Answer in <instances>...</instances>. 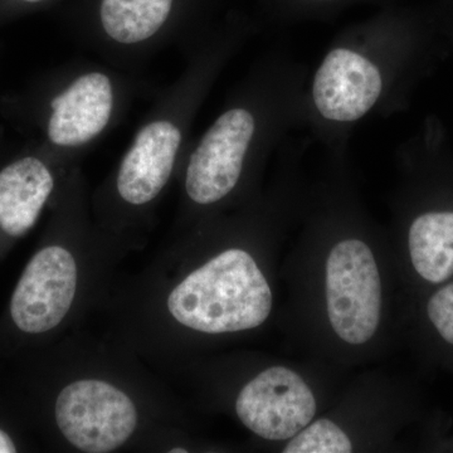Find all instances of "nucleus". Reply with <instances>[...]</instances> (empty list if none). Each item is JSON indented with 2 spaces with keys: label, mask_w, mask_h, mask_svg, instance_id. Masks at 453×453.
I'll return each instance as SVG.
<instances>
[{
  "label": "nucleus",
  "mask_w": 453,
  "mask_h": 453,
  "mask_svg": "<svg viewBox=\"0 0 453 453\" xmlns=\"http://www.w3.org/2000/svg\"><path fill=\"white\" fill-rule=\"evenodd\" d=\"M148 89L136 73L106 62H73L0 98V119L68 163L100 144Z\"/></svg>",
  "instance_id": "nucleus-1"
},
{
  "label": "nucleus",
  "mask_w": 453,
  "mask_h": 453,
  "mask_svg": "<svg viewBox=\"0 0 453 453\" xmlns=\"http://www.w3.org/2000/svg\"><path fill=\"white\" fill-rule=\"evenodd\" d=\"M225 43L193 53L180 76L157 95L113 175V192L122 204L148 207L168 186L183 157L193 116L222 64Z\"/></svg>",
  "instance_id": "nucleus-2"
},
{
  "label": "nucleus",
  "mask_w": 453,
  "mask_h": 453,
  "mask_svg": "<svg viewBox=\"0 0 453 453\" xmlns=\"http://www.w3.org/2000/svg\"><path fill=\"white\" fill-rule=\"evenodd\" d=\"M168 309L178 323L196 332H243L267 320L273 292L255 258L231 249L179 283L170 292Z\"/></svg>",
  "instance_id": "nucleus-3"
},
{
  "label": "nucleus",
  "mask_w": 453,
  "mask_h": 453,
  "mask_svg": "<svg viewBox=\"0 0 453 453\" xmlns=\"http://www.w3.org/2000/svg\"><path fill=\"white\" fill-rule=\"evenodd\" d=\"M252 104L242 98L226 107L188 155L184 189L193 204H216L240 183L257 142L259 121Z\"/></svg>",
  "instance_id": "nucleus-4"
},
{
  "label": "nucleus",
  "mask_w": 453,
  "mask_h": 453,
  "mask_svg": "<svg viewBox=\"0 0 453 453\" xmlns=\"http://www.w3.org/2000/svg\"><path fill=\"white\" fill-rule=\"evenodd\" d=\"M326 305L333 330L351 345L365 344L380 326L381 282L372 250L359 240L336 244L326 261Z\"/></svg>",
  "instance_id": "nucleus-5"
},
{
  "label": "nucleus",
  "mask_w": 453,
  "mask_h": 453,
  "mask_svg": "<svg viewBox=\"0 0 453 453\" xmlns=\"http://www.w3.org/2000/svg\"><path fill=\"white\" fill-rule=\"evenodd\" d=\"M56 422L80 451L107 453L124 445L138 426L130 396L107 381L81 380L65 387L56 402Z\"/></svg>",
  "instance_id": "nucleus-6"
},
{
  "label": "nucleus",
  "mask_w": 453,
  "mask_h": 453,
  "mask_svg": "<svg viewBox=\"0 0 453 453\" xmlns=\"http://www.w3.org/2000/svg\"><path fill=\"white\" fill-rule=\"evenodd\" d=\"M64 160L31 140L11 139L0 146V231L22 237L31 231L55 193L56 169Z\"/></svg>",
  "instance_id": "nucleus-7"
},
{
  "label": "nucleus",
  "mask_w": 453,
  "mask_h": 453,
  "mask_svg": "<svg viewBox=\"0 0 453 453\" xmlns=\"http://www.w3.org/2000/svg\"><path fill=\"white\" fill-rule=\"evenodd\" d=\"M238 418L265 440L292 438L311 423L316 401L297 372L273 366L250 381L235 402Z\"/></svg>",
  "instance_id": "nucleus-8"
},
{
  "label": "nucleus",
  "mask_w": 453,
  "mask_h": 453,
  "mask_svg": "<svg viewBox=\"0 0 453 453\" xmlns=\"http://www.w3.org/2000/svg\"><path fill=\"white\" fill-rule=\"evenodd\" d=\"M77 290V265L73 253L50 246L27 265L11 301L18 329L42 334L61 324L73 306Z\"/></svg>",
  "instance_id": "nucleus-9"
},
{
  "label": "nucleus",
  "mask_w": 453,
  "mask_h": 453,
  "mask_svg": "<svg viewBox=\"0 0 453 453\" xmlns=\"http://www.w3.org/2000/svg\"><path fill=\"white\" fill-rule=\"evenodd\" d=\"M383 91L380 68L357 50L334 49L316 71L312 100L325 120L354 122L371 111Z\"/></svg>",
  "instance_id": "nucleus-10"
},
{
  "label": "nucleus",
  "mask_w": 453,
  "mask_h": 453,
  "mask_svg": "<svg viewBox=\"0 0 453 453\" xmlns=\"http://www.w3.org/2000/svg\"><path fill=\"white\" fill-rule=\"evenodd\" d=\"M411 259L418 275L441 283L453 275V213L431 211L414 220L410 229Z\"/></svg>",
  "instance_id": "nucleus-11"
},
{
  "label": "nucleus",
  "mask_w": 453,
  "mask_h": 453,
  "mask_svg": "<svg viewBox=\"0 0 453 453\" xmlns=\"http://www.w3.org/2000/svg\"><path fill=\"white\" fill-rule=\"evenodd\" d=\"M353 449L348 434L326 418L301 429L285 447V453H349Z\"/></svg>",
  "instance_id": "nucleus-12"
},
{
  "label": "nucleus",
  "mask_w": 453,
  "mask_h": 453,
  "mask_svg": "<svg viewBox=\"0 0 453 453\" xmlns=\"http://www.w3.org/2000/svg\"><path fill=\"white\" fill-rule=\"evenodd\" d=\"M427 312L429 320L440 335L453 345V283L441 288L431 297Z\"/></svg>",
  "instance_id": "nucleus-13"
},
{
  "label": "nucleus",
  "mask_w": 453,
  "mask_h": 453,
  "mask_svg": "<svg viewBox=\"0 0 453 453\" xmlns=\"http://www.w3.org/2000/svg\"><path fill=\"white\" fill-rule=\"evenodd\" d=\"M50 2V0H2V7H0V23L5 17L11 13L17 12L19 8L37 7L43 3Z\"/></svg>",
  "instance_id": "nucleus-14"
},
{
  "label": "nucleus",
  "mask_w": 453,
  "mask_h": 453,
  "mask_svg": "<svg viewBox=\"0 0 453 453\" xmlns=\"http://www.w3.org/2000/svg\"><path fill=\"white\" fill-rule=\"evenodd\" d=\"M16 451V445H14L12 438L9 437L7 432L0 429V453H14Z\"/></svg>",
  "instance_id": "nucleus-15"
},
{
  "label": "nucleus",
  "mask_w": 453,
  "mask_h": 453,
  "mask_svg": "<svg viewBox=\"0 0 453 453\" xmlns=\"http://www.w3.org/2000/svg\"><path fill=\"white\" fill-rule=\"evenodd\" d=\"M299 2L309 5H332L338 4L342 0H299Z\"/></svg>",
  "instance_id": "nucleus-16"
},
{
  "label": "nucleus",
  "mask_w": 453,
  "mask_h": 453,
  "mask_svg": "<svg viewBox=\"0 0 453 453\" xmlns=\"http://www.w3.org/2000/svg\"><path fill=\"white\" fill-rule=\"evenodd\" d=\"M172 453H187V449H172V451H170Z\"/></svg>",
  "instance_id": "nucleus-17"
}]
</instances>
